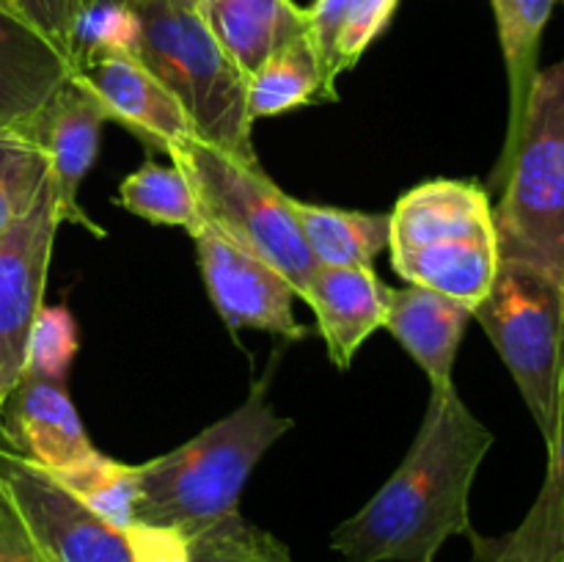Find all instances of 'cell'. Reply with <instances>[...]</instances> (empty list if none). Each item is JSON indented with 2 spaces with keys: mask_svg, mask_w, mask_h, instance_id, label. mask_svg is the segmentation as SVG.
<instances>
[{
  "mask_svg": "<svg viewBox=\"0 0 564 562\" xmlns=\"http://www.w3.org/2000/svg\"><path fill=\"white\" fill-rule=\"evenodd\" d=\"M499 262V237L441 240L391 257V264L408 284L427 287L471 309H477L494 287Z\"/></svg>",
  "mask_w": 564,
  "mask_h": 562,
  "instance_id": "17",
  "label": "cell"
},
{
  "mask_svg": "<svg viewBox=\"0 0 564 562\" xmlns=\"http://www.w3.org/2000/svg\"><path fill=\"white\" fill-rule=\"evenodd\" d=\"M474 317V309L460 301L408 284L391 290L389 314L383 328L405 347L408 356L427 372L430 386H449L463 334Z\"/></svg>",
  "mask_w": 564,
  "mask_h": 562,
  "instance_id": "15",
  "label": "cell"
},
{
  "mask_svg": "<svg viewBox=\"0 0 564 562\" xmlns=\"http://www.w3.org/2000/svg\"><path fill=\"white\" fill-rule=\"evenodd\" d=\"M191 237L209 301L235 334L257 328L284 339H306L308 331L295 317V287L273 264L231 242L204 218Z\"/></svg>",
  "mask_w": 564,
  "mask_h": 562,
  "instance_id": "9",
  "label": "cell"
},
{
  "mask_svg": "<svg viewBox=\"0 0 564 562\" xmlns=\"http://www.w3.org/2000/svg\"><path fill=\"white\" fill-rule=\"evenodd\" d=\"M270 372L229 413L171 450L169 455L138 463L135 521L204 532L240 512V496L264 452L292 430L268 402Z\"/></svg>",
  "mask_w": 564,
  "mask_h": 562,
  "instance_id": "2",
  "label": "cell"
},
{
  "mask_svg": "<svg viewBox=\"0 0 564 562\" xmlns=\"http://www.w3.org/2000/svg\"><path fill=\"white\" fill-rule=\"evenodd\" d=\"M397 3L400 0H350L347 9V20L341 25L339 39L334 47V61H330V72L339 77L341 72L352 69L358 64L369 44L386 31L389 20L394 17Z\"/></svg>",
  "mask_w": 564,
  "mask_h": 562,
  "instance_id": "29",
  "label": "cell"
},
{
  "mask_svg": "<svg viewBox=\"0 0 564 562\" xmlns=\"http://www.w3.org/2000/svg\"><path fill=\"white\" fill-rule=\"evenodd\" d=\"M490 3H494L499 44L501 53H505L507 83H510V119H507L505 147H501V158L496 163L494 180H490V185L496 187L501 174H505L507 163H510L518 136H521L532 86L540 75V39H543V31L549 25V17L554 11L556 0H490Z\"/></svg>",
  "mask_w": 564,
  "mask_h": 562,
  "instance_id": "19",
  "label": "cell"
},
{
  "mask_svg": "<svg viewBox=\"0 0 564 562\" xmlns=\"http://www.w3.org/2000/svg\"><path fill=\"white\" fill-rule=\"evenodd\" d=\"M0 562H53L22 521L3 483H0Z\"/></svg>",
  "mask_w": 564,
  "mask_h": 562,
  "instance_id": "31",
  "label": "cell"
},
{
  "mask_svg": "<svg viewBox=\"0 0 564 562\" xmlns=\"http://www.w3.org/2000/svg\"><path fill=\"white\" fill-rule=\"evenodd\" d=\"M474 317L516 378L551 450L564 422V290L532 264L501 259Z\"/></svg>",
  "mask_w": 564,
  "mask_h": 562,
  "instance_id": "5",
  "label": "cell"
},
{
  "mask_svg": "<svg viewBox=\"0 0 564 562\" xmlns=\"http://www.w3.org/2000/svg\"><path fill=\"white\" fill-rule=\"evenodd\" d=\"M138 14V58L180 99L193 125V136L235 154L242 163L262 165L251 138L248 77L218 44L204 17V6L149 9Z\"/></svg>",
  "mask_w": 564,
  "mask_h": 562,
  "instance_id": "4",
  "label": "cell"
},
{
  "mask_svg": "<svg viewBox=\"0 0 564 562\" xmlns=\"http://www.w3.org/2000/svg\"><path fill=\"white\" fill-rule=\"evenodd\" d=\"M119 204L149 224L182 226L187 231L202 224V209L191 180L174 160L171 165L147 160L141 169L121 180Z\"/></svg>",
  "mask_w": 564,
  "mask_h": 562,
  "instance_id": "23",
  "label": "cell"
},
{
  "mask_svg": "<svg viewBox=\"0 0 564 562\" xmlns=\"http://www.w3.org/2000/svg\"><path fill=\"white\" fill-rule=\"evenodd\" d=\"M61 224L58 193L47 180L33 207L0 235V417L25 375L28 336L44 306V281Z\"/></svg>",
  "mask_w": 564,
  "mask_h": 562,
  "instance_id": "7",
  "label": "cell"
},
{
  "mask_svg": "<svg viewBox=\"0 0 564 562\" xmlns=\"http://www.w3.org/2000/svg\"><path fill=\"white\" fill-rule=\"evenodd\" d=\"M496 187L499 257L543 270L564 290V58L540 69Z\"/></svg>",
  "mask_w": 564,
  "mask_h": 562,
  "instance_id": "3",
  "label": "cell"
},
{
  "mask_svg": "<svg viewBox=\"0 0 564 562\" xmlns=\"http://www.w3.org/2000/svg\"><path fill=\"white\" fill-rule=\"evenodd\" d=\"M215 3H224V0H202V6H215Z\"/></svg>",
  "mask_w": 564,
  "mask_h": 562,
  "instance_id": "34",
  "label": "cell"
},
{
  "mask_svg": "<svg viewBox=\"0 0 564 562\" xmlns=\"http://www.w3.org/2000/svg\"><path fill=\"white\" fill-rule=\"evenodd\" d=\"M141 14L124 0H94L72 28V75L108 55H138Z\"/></svg>",
  "mask_w": 564,
  "mask_h": 562,
  "instance_id": "26",
  "label": "cell"
},
{
  "mask_svg": "<svg viewBox=\"0 0 564 562\" xmlns=\"http://www.w3.org/2000/svg\"><path fill=\"white\" fill-rule=\"evenodd\" d=\"M490 446L455 383L433 386L405 461L330 532V549L345 562H435L446 540L474 534L468 499Z\"/></svg>",
  "mask_w": 564,
  "mask_h": 562,
  "instance_id": "1",
  "label": "cell"
},
{
  "mask_svg": "<svg viewBox=\"0 0 564 562\" xmlns=\"http://www.w3.org/2000/svg\"><path fill=\"white\" fill-rule=\"evenodd\" d=\"M290 204L317 268H372L389 248V213L323 207L292 196Z\"/></svg>",
  "mask_w": 564,
  "mask_h": 562,
  "instance_id": "21",
  "label": "cell"
},
{
  "mask_svg": "<svg viewBox=\"0 0 564 562\" xmlns=\"http://www.w3.org/2000/svg\"><path fill=\"white\" fill-rule=\"evenodd\" d=\"M135 11L149 9H185V6H202V0H124Z\"/></svg>",
  "mask_w": 564,
  "mask_h": 562,
  "instance_id": "32",
  "label": "cell"
},
{
  "mask_svg": "<svg viewBox=\"0 0 564 562\" xmlns=\"http://www.w3.org/2000/svg\"><path fill=\"white\" fill-rule=\"evenodd\" d=\"M0 17L11 25H17V0H0Z\"/></svg>",
  "mask_w": 564,
  "mask_h": 562,
  "instance_id": "33",
  "label": "cell"
},
{
  "mask_svg": "<svg viewBox=\"0 0 564 562\" xmlns=\"http://www.w3.org/2000/svg\"><path fill=\"white\" fill-rule=\"evenodd\" d=\"M191 562H292L290 549L240 512L191 538Z\"/></svg>",
  "mask_w": 564,
  "mask_h": 562,
  "instance_id": "27",
  "label": "cell"
},
{
  "mask_svg": "<svg viewBox=\"0 0 564 562\" xmlns=\"http://www.w3.org/2000/svg\"><path fill=\"white\" fill-rule=\"evenodd\" d=\"M6 25H9V22H6V20H3V17H0V33H3V31H6Z\"/></svg>",
  "mask_w": 564,
  "mask_h": 562,
  "instance_id": "35",
  "label": "cell"
},
{
  "mask_svg": "<svg viewBox=\"0 0 564 562\" xmlns=\"http://www.w3.org/2000/svg\"><path fill=\"white\" fill-rule=\"evenodd\" d=\"M75 77L102 105L105 119L119 121L147 147L171 154L193 138L180 99L138 55H108L75 72Z\"/></svg>",
  "mask_w": 564,
  "mask_h": 562,
  "instance_id": "10",
  "label": "cell"
},
{
  "mask_svg": "<svg viewBox=\"0 0 564 562\" xmlns=\"http://www.w3.org/2000/svg\"><path fill=\"white\" fill-rule=\"evenodd\" d=\"M69 77L53 47L9 22L0 33V130L31 125Z\"/></svg>",
  "mask_w": 564,
  "mask_h": 562,
  "instance_id": "18",
  "label": "cell"
},
{
  "mask_svg": "<svg viewBox=\"0 0 564 562\" xmlns=\"http://www.w3.org/2000/svg\"><path fill=\"white\" fill-rule=\"evenodd\" d=\"M132 562H191V538L180 529L132 521L121 529Z\"/></svg>",
  "mask_w": 564,
  "mask_h": 562,
  "instance_id": "30",
  "label": "cell"
},
{
  "mask_svg": "<svg viewBox=\"0 0 564 562\" xmlns=\"http://www.w3.org/2000/svg\"><path fill=\"white\" fill-rule=\"evenodd\" d=\"M474 540V562H564V422L549 450V472L523 521L501 538Z\"/></svg>",
  "mask_w": 564,
  "mask_h": 562,
  "instance_id": "20",
  "label": "cell"
},
{
  "mask_svg": "<svg viewBox=\"0 0 564 562\" xmlns=\"http://www.w3.org/2000/svg\"><path fill=\"white\" fill-rule=\"evenodd\" d=\"M323 99H336V91L312 33L292 39L248 77V110L253 121Z\"/></svg>",
  "mask_w": 564,
  "mask_h": 562,
  "instance_id": "22",
  "label": "cell"
},
{
  "mask_svg": "<svg viewBox=\"0 0 564 562\" xmlns=\"http://www.w3.org/2000/svg\"><path fill=\"white\" fill-rule=\"evenodd\" d=\"M50 180V154L28 127L0 130V235L20 220Z\"/></svg>",
  "mask_w": 564,
  "mask_h": 562,
  "instance_id": "24",
  "label": "cell"
},
{
  "mask_svg": "<svg viewBox=\"0 0 564 562\" xmlns=\"http://www.w3.org/2000/svg\"><path fill=\"white\" fill-rule=\"evenodd\" d=\"M55 479L119 532L135 521L138 466L97 452L91 461L58 474Z\"/></svg>",
  "mask_w": 564,
  "mask_h": 562,
  "instance_id": "25",
  "label": "cell"
},
{
  "mask_svg": "<svg viewBox=\"0 0 564 562\" xmlns=\"http://www.w3.org/2000/svg\"><path fill=\"white\" fill-rule=\"evenodd\" d=\"M171 160L191 180L202 218L253 257L273 264L303 298L317 262L292 213L290 193L281 191L262 165L242 163L196 136L176 147Z\"/></svg>",
  "mask_w": 564,
  "mask_h": 562,
  "instance_id": "6",
  "label": "cell"
},
{
  "mask_svg": "<svg viewBox=\"0 0 564 562\" xmlns=\"http://www.w3.org/2000/svg\"><path fill=\"white\" fill-rule=\"evenodd\" d=\"M460 237H499L488 191L477 182H424L411 187L389 213L391 257Z\"/></svg>",
  "mask_w": 564,
  "mask_h": 562,
  "instance_id": "13",
  "label": "cell"
},
{
  "mask_svg": "<svg viewBox=\"0 0 564 562\" xmlns=\"http://www.w3.org/2000/svg\"><path fill=\"white\" fill-rule=\"evenodd\" d=\"M391 287L375 268H317L303 301L317 317V331L339 369L352 364L358 347L386 325Z\"/></svg>",
  "mask_w": 564,
  "mask_h": 562,
  "instance_id": "14",
  "label": "cell"
},
{
  "mask_svg": "<svg viewBox=\"0 0 564 562\" xmlns=\"http://www.w3.org/2000/svg\"><path fill=\"white\" fill-rule=\"evenodd\" d=\"M6 439L20 457L47 474L72 472L97 455L64 383L22 375L0 417Z\"/></svg>",
  "mask_w": 564,
  "mask_h": 562,
  "instance_id": "11",
  "label": "cell"
},
{
  "mask_svg": "<svg viewBox=\"0 0 564 562\" xmlns=\"http://www.w3.org/2000/svg\"><path fill=\"white\" fill-rule=\"evenodd\" d=\"M204 17L224 53L246 77L292 39L308 33V14L295 0H224L204 6Z\"/></svg>",
  "mask_w": 564,
  "mask_h": 562,
  "instance_id": "16",
  "label": "cell"
},
{
  "mask_svg": "<svg viewBox=\"0 0 564 562\" xmlns=\"http://www.w3.org/2000/svg\"><path fill=\"white\" fill-rule=\"evenodd\" d=\"M77 323L66 306H42L28 336L25 375L64 383L77 356Z\"/></svg>",
  "mask_w": 564,
  "mask_h": 562,
  "instance_id": "28",
  "label": "cell"
},
{
  "mask_svg": "<svg viewBox=\"0 0 564 562\" xmlns=\"http://www.w3.org/2000/svg\"><path fill=\"white\" fill-rule=\"evenodd\" d=\"M0 483L53 562H132L119 529L17 452L0 450Z\"/></svg>",
  "mask_w": 564,
  "mask_h": 562,
  "instance_id": "8",
  "label": "cell"
},
{
  "mask_svg": "<svg viewBox=\"0 0 564 562\" xmlns=\"http://www.w3.org/2000/svg\"><path fill=\"white\" fill-rule=\"evenodd\" d=\"M102 105L75 75L44 105L42 114L25 125L42 141L50 154V180L58 193L61 218L91 229L105 237L102 226L94 224L77 204V187L86 180L99 149V130L105 125Z\"/></svg>",
  "mask_w": 564,
  "mask_h": 562,
  "instance_id": "12",
  "label": "cell"
}]
</instances>
